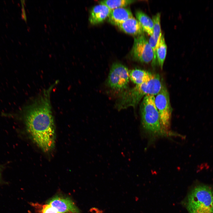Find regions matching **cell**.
<instances>
[{
	"label": "cell",
	"mask_w": 213,
	"mask_h": 213,
	"mask_svg": "<svg viewBox=\"0 0 213 213\" xmlns=\"http://www.w3.org/2000/svg\"><path fill=\"white\" fill-rule=\"evenodd\" d=\"M167 51L164 36L162 35L160 41L157 45L156 57L159 65L161 69L163 68L164 62L166 58Z\"/></svg>",
	"instance_id": "14"
},
{
	"label": "cell",
	"mask_w": 213,
	"mask_h": 213,
	"mask_svg": "<svg viewBox=\"0 0 213 213\" xmlns=\"http://www.w3.org/2000/svg\"><path fill=\"white\" fill-rule=\"evenodd\" d=\"M48 204L55 209L58 213H75L78 212L73 202L68 198L56 196L51 199Z\"/></svg>",
	"instance_id": "8"
},
{
	"label": "cell",
	"mask_w": 213,
	"mask_h": 213,
	"mask_svg": "<svg viewBox=\"0 0 213 213\" xmlns=\"http://www.w3.org/2000/svg\"><path fill=\"white\" fill-rule=\"evenodd\" d=\"M41 212L42 213H58L55 209L49 204L43 206Z\"/></svg>",
	"instance_id": "19"
},
{
	"label": "cell",
	"mask_w": 213,
	"mask_h": 213,
	"mask_svg": "<svg viewBox=\"0 0 213 213\" xmlns=\"http://www.w3.org/2000/svg\"><path fill=\"white\" fill-rule=\"evenodd\" d=\"M163 85L159 75L154 74L149 81L121 92L116 102V108L119 110L131 106L135 108L146 95H156Z\"/></svg>",
	"instance_id": "2"
},
{
	"label": "cell",
	"mask_w": 213,
	"mask_h": 213,
	"mask_svg": "<svg viewBox=\"0 0 213 213\" xmlns=\"http://www.w3.org/2000/svg\"><path fill=\"white\" fill-rule=\"evenodd\" d=\"M155 103L159 113L161 128L166 132L170 127L172 109L169 93L165 86L163 85L160 91L155 96Z\"/></svg>",
	"instance_id": "5"
},
{
	"label": "cell",
	"mask_w": 213,
	"mask_h": 213,
	"mask_svg": "<svg viewBox=\"0 0 213 213\" xmlns=\"http://www.w3.org/2000/svg\"><path fill=\"white\" fill-rule=\"evenodd\" d=\"M185 204L196 208L213 209V191L208 185L195 187L187 197Z\"/></svg>",
	"instance_id": "4"
},
{
	"label": "cell",
	"mask_w": 213,
	"mask_h": 213,
	"mask_svg": "<svg viewBox=\"0 0 213 213\" xmlns=\"http://www.w3.org/2000/svg\"><path fill=\"white\" fill-rule=\"evenodd\" d=\"M149 42L154 54V59L152 61V64L154 65L155 64L156 59V49L157 43L153 35L150 36Z\"/></svg>",
	"instance_id": "18"
},
{
	"label": "cell",
	"mask_w": 213,
	"mask_h": 213,
	"mask_svg": "<svg viewBox=\"0 0 213 213\" xmlns=\"http://www.w3.org/2000/svg\"><path fill=\"white\" fill-rule=\"evenodd\" d=\"M133 17L130 10L124 7L111 10L108 19L110 23L118 26Z\"/></svg>",
	"instance_id": "10"
},
{
	"label": "cell",
	"mask_w": 213,
	"mask_h": 213,
	"mask_svg": "<svg viewBox=\"0 0 213 213\" xmlns=\"http://www.w3.org/2000/svg\"><path fill=\"white\" fill-rule=\"evenodd\" d=\"M51 85L44 90L25 109L24 121L27 131L33 141L45 152L54 147L55 127L50 95Z\"/></svg>",
	"instance_id": "1"
},
{
	"label": "cell",
	"mask_w": 213,
	"mask_h": 213,
	"mask_svg": "<svg viewBox=\"0 0 213 213\" xmlns=\"http://www.w3.org/2000/svg\"><path fill=\"white\" fill-rule=\"evenodd\" d=\"M111 10L106 5L100 4L94 6L90 12L89 20L92 25L98 24L108 18Z\"/></svg>",
	"instance_id": "9"
},
{
	"label": "cell",
	"mask_w": 213,
	"mask_h": 213,
	"mask_svg": "<svg viewBox=\"0 0 213 213\" xmlns=\"http://www.w3.org/2000/svg\"><path fill=\"white\" fill-rule=\"evenodd\" d=\"M137 19L141 24L144 32L149 36L153 34L154 22L152 19L143 12L138 11L135 12Z\"/></svg>",
	"instance_id": "13"
},
{
	"label": "cell",
	"mask_w": 213,
	"mask_h": 213,
	"mask_svg": "<svg viewBox=\"0 0 213 213\" xmlns=\"http://www.w3.org/2000/svg\"><path fill=\"white\" fill-rule=\"evenodd\" d=\"M135 1L131 0H106L101 1L99 2L100 4L106 5L112 10L125 7Z\"/></svg>",
	"instance_id": "15"
},
{
	"label": "cell",
	"mask_w": 213,
	"mask_h": 213,
	"mask_svg": "<svg viewBox=\"0 0 213 213\" xmlns=\"http://www.w3.org/2000/svg\"><path fill=\"white\" fill-rule=\"evenodd\" d=\"M140 110L142 124L147 133L153 136L167 135L161 126L154 96L148 94L145 96L141 103Z\"/></svg>",
	"instance_id": "3"
},
{
	"label": "cell",
	"mask_w": 213,
	"mask_h": 213,
	"mask_svg": "<svg viewBox=\"0 0 213 213\" xmlns=\"http://www.w3.org/2000/svg\"><path fill=\"white\" fill-rule=\"evenodd\" d=\"M154 22L153 35L156 41L158 43L162 35L160 25V14L157 13L152 17Z\"/></svg>",
	"instance_id": "16"
},
{
	"label": "cell",
	"mask_w": 213,
	"mask_h": 213,
	"mask_svg": "<svg viewBox=\"0 0 213 213\" xmlns=\"http://www.w3.org/2000/svg\"><path fill=\"white\" fill-rule=\"evenodd\" d=\"M129 70L119 63L112 64L107 80L108 86L112 89L121 92L128 88L129 81Z\"/></svg>",
	"instance_id": "6"
},
{
	"label": "cell",
	"mask_w": 213,
	"mask_h": 213,
	"mask_svg": "<svg viewBox=\"0 0 213 213\" xmlns=\"http://www.w3.org/2000/svg\"><path fill=\"white\" fill-rule=\"evenodd\" d=\"M131 54L134 59L142 63H148L154 59L152 49L143 34L134 38Z\"/></svg>",
	"instance_id": "7"
},
{
	"label": "cell",
	"mask_w": 213,
	"mask_h": 213,
	"mask_svg": "<svg viewBox=\"0 0 213 213\" xmlns=\"http://www.w3.org/2000/svg\"><path fill=\"white\" fill-rule=\"evenodd\" d=\"M153 75L149 72L141 69H134L129 70L130 79L136 85L149 81L152 78Z\"/></svg>",
	"instance_id": "12"
},
{
	"label": "cell",
	"mask_w": 213,
	"mask_h": 213,
	"mask_svg": "<svg viewBox=\"0 0 213 213\" xmlns=\"http://www.w3.org/2000/svg\"><path fill=\"white\" fill-rule=\"evenodd\" d=\"M118 26L124 32L131 35L138 36L143 35L144 32L140 22L133 17Z\"/></svg>",
	"instance_id": "11"
},
{
	"label": "cell",
	"mask_w": 213,
	"mask_h": 213,
	"mask_svg": "<svg viewBox=\"0 0 213 213\" xmlns=\"http://www.w3.org/2000/svg\"><path fill=\"white\" fill-rule=\"evenodd\" d=\"M189 213H213V209L199 208L185 204Z\"/></svg>",
	"instance_id": "17"
}]
</instances>
